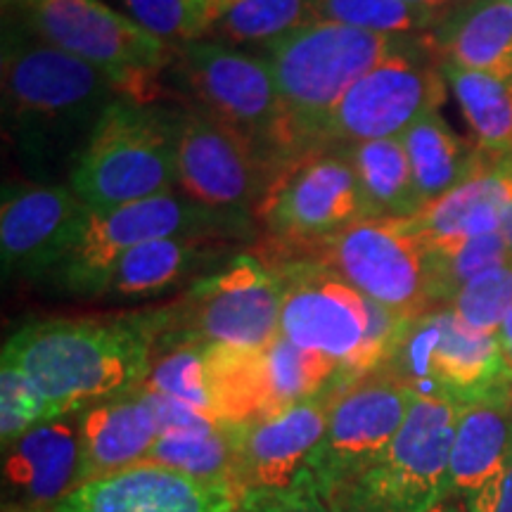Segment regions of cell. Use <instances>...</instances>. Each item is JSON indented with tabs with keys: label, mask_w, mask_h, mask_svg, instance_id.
Masks as SVG:
<instances>
[{
	"label": "cell",
	"mask_w": 512,
	"mask_h": 512,
	"mask_svg": "<svg viewBox=\"0 0 512 512\" xmlns=\"http://www.w3.org/2000/svg\"><path fill=\"white\" fill-rule=\"evenodd\" d=\"M403 3L413 5V8H420L425 12H430V15L444 19L448 12H451L456 5L460 3V0H403Z\"/></svg>",
	"instance_id": "obj_42"
},
{
	"label": "cell",
	"mask_w": 512,
	"mask_h": 512,
	"mask_svg": "<svg viewBox=\"0 0 512 512\" xmlns=\"http://www.w3.org/2000/svg\"><path fill=\"white\" fill-rule=\"evenodd\" d=\"M287 261H316L403 320L434 309L432 252L413 219L356 221Z\"/></svg>",
	"instance_id": "obj_9"
},
{
	"label": "cell",
	"mask_w": 512,
	"mask_h": 512,
	"mask_svg": "<svg viewBox=\"0 0 512 512\" xmlns=\"http://www.w3.org/2000/svg\"><path fill=\"white\" fill-rule=\"evenodd\" d=\"M264 349H235L221 344L207 347L211 413L223 425H249L273 415Z\"/></svg>",
	"instance_id": "obj_27"
},
{
	"label": "cell",
	"mask_w": 512,
	"mask_h": 512,
	"mask_svg": "<svg viewBox=\"0 0 512 512\" xmlns=\"http://www.w3.org/2000/svg\"><path fill=\"white\" fill-rule=\"evenodd\" d=\"M430 43L439 62L512 79V3L460 0L432 31Z\"/></svg>",
	"instance_id": "obj_24"
},
{
	"label": "cell",
	"mask_w": 512,
	"mask_h": 512,
	"mask_svg": "<svg viewBox=\"0 0 512 512\" xmlns=\"http://www.w3.org/2000/svg\"><path fill=\"white\" fill-rule=\"evenodd\" d=\"M256 219L271 235L273 261H287L351 223L370 219L361 178L344 147L309 152L278 169Z\"/></svg>",
	"instance_id": "obj_10"
},
{
	"label": "cell",
	"mask_w": 512,
	"mask_h": 512,
	"mask_svg": "<svg viewBox=\"0 0 512 512\" xmlns=\"http://www.w3.org/2000/svg\"><path fill=\"white\" fill-rule=\"evenodd\" d=\"M88 207L64 185H5L0 261L5 275L55 273L79 238Z\"/></svg>",
	"instance_id": "obj_18"
},
{
	"label": "cell",
	"mask_w": 512,
	"mask_h": 512,
	"mask_svg": "<svg viewBox=\"0 0 512 512\" xmlns=\"http://www.w3.org/2000/svg\"><path fill=\"white\" fill-rule=\"evenodd\" d=\"M510 401H512V389H510Z\"/></svg>",
	"instance_id": "obj_45"
},
{
	"label": "cell",
	"mask_w": 512,
	"mask_h": 512,
	"mask_svg": "<svg viewBox=\"0 0 512 512\" xmlns=\"http://www.w3.org/2000/svg\"><path fill=\"white\" fill-rule=\"evenodd\" d=\"M176 121L121 95L100 114L72 164L69 188L88 209H112L174 192Z\"/></svg>",
	"instance_id": "obj_4"
},
{
	"label": "cell",
	"mask_w": 512,
	"mask_h": 512,
	"mask_svg": "<svg viewBox=\"0 0 512 512\" xmlns=\"http://www.w3.org/2000/svg\"><path fill=\"white\" fill-rule=\"evenodd\" d=\"M240 505L226 486L140 463L76 486L46 512H240Z\"/></svg>",
	"instance_id": "obj_19"
},
{
	"label": "cell",
	"mask_w": 512,
	"mask_h": 512,
	"mask_svg": "<svg viewBox=\"0 0 512 512\" xmlns=\"http://www.w3.org/2000/svg\"><path fill=\"white\" fill-rule=\"evenodd\" d=\"M27 17L29 29L50 46L81 57L119 83L126 98L145 102L155 74L174 60L159 41L131 17L102 0H5Z\"/></svg>",
	"instance_id": "obj_11"
},
{
	"label": "cell",
	"mask_w": 512,
	"mask_h": 512,
	"mask_svg": "<svg viewBox=\"0 0 512 512\" xmlns=\"http://www.w3.org/2000/svg\"><path fill=\"white\" fill-rule=\"evenodd\" d=\"M242 216L211 211L174 192L112 209H88L79 238L57 268V280L79 294H100L121 256L145 242L178 235H221Z\"/></svg>",
	"instance_id": "obj_12"
},
{
	"label": "cell",
	"mask_w": 512,
	"mask_h": 512,
	"mask_svg": "<svg viewBox=\"0 0 512 512\" xmlns=\"http://www.w3.org/2000/svg\"><path fill=\"white\" fill-rule=\"evenodd\" d=\"M273 261V259H271ZM285 278L280 335L294 347L328 356L339 377L356 382L380 370L406 320L316 261H273Z\"/></svg>",
	"instance_id": "obj_3"
},
{
	"label": "cell",
	"mask_w": 512,
	"mask_h": 512,
	"mask_svg": "<svg viewBox=\"0 0 512 512\" xmlns=\"http://www.w3.org/2000/svg\"><path fill=\"white\" fill-rule=\"evenodd\" d=\"M413 401L406 384L380 370L339 389L323 439L297 482L320 498L347 484L392 444Z\"/></svg>",
	"instance_id": "obj_16"
},
{
	"label": "cell",
	"mask_w": 512,
	"mask_h": 512,
	"mask_svg": "<svg viewBox=\"0 0 512 512\" xmlns=\"http://www.w3.org/2000/svg\"><path fill=\"white\" fill-rule=\"evenodd\" d=\"M143 463L169 467L197 482L226 486L235 491L233 427L219 420H204L200 425L162 430Z\"/></svg>",
	"instance_id": "obj_28"
},
{
	"label": "cell",
	"mask_w": 512,
	"mask_h": 512,
	"mask_svg": "<svg viewBox=\"0 0 512 512\" xmlns=\"http://www.w3.org/2000/svg\"><path fill=\"white\" fill-rule=\"evenodd\" d=\"M354 162L373 216L413 219L422 209L418 185L401 138L368 140L344 147Z\"/></svg>",
	"instance_id": "obj_29"
},
{
	"label": "cell",
	"mask_w": 512,
	"mask_h": 512,
	"mask_svg": "<svg viewBox=\"0 0 512 512\" xmlns=\"http://www.w3.org/2000/svg\"><path fill=\"white\" fill-rule=\"evenodd\" d=\"M214 240H221V235H178L145 242L121 256L100 294L152 297L169 290L221 256V249L211 247Z\"/></svg>",
	"instance_id": "obj_25"
},
{
	"label": "cell",
	"mask_w": 512,
	"mask_h": 512,
	"mask_svg": "<svg viewBox=\"0 0 512 512\" xmlns=\"http://www.w3.org/2000/svg\"><path fill=\"white\" fill-rule=\"evenodd\" d=\"M228 3L230 0H124L133 22L169 46L209 36Z\"/></svg>",
	"instance_id": "obj_34"
},
{
	"label": "cell",
	"mask_w": 512,
	"mask_h": 512,
	"mask_svg": "<svg viewBox=\"0 0 512 512\" xmlns=\"http://www.w3.org/2000/svg\"><path fill=\"white\" fill-rule=\"evenodd\" d=\"M413 41L415 36L377 34L316 19L268 43L266 60L271 62L283 107L285 164L318 152L325 126L349 88Z\"/></svg>",
	"instance_id": "obj_2"
},
{
	"label": "cell",
	"mask_w": 512,
	"mask_h": 512,
	"mask_svg": "<svg viewBox=\"0 0 512 512\" xmlns=\"http://www.w3.org/2000/svg\"><path fill=\"white\" fill-rule=\"evenodd\" d=\"M81 413L41 422L3 446V512H46L76 489Z\"/></svg>",
	"instance_id": "obj_20"
},
{
	"label": "cell",
	"mask_w": 512,
	"mask_h": 512,
	"mask_svg": "<svg viewBox=\"0 0 512 512\" xmlns=\"http://www.w3.org/2000/svg\"><path fill=\"white\" fill-rule=\"evenodd\" d=\"M512 195V159H489L477 174L413 216L432 254H446L467 240L501 230Z\"/></svg>",
	"instance_id": "obj_22"
},
{
	"label": "cell",
	"mask_w": 512,
	"mask_h": 512,
	"mask_svg": "<svg viewBox=\"0 0 512 512\" xmlns=\"http://www.w3.org/2000/svg\"><path fill=\"white\" fill-rule=\"evenodd\" d=\"M399 138L411 162L422 207L439 200L448 190L477 174L489 159H494L484 155L477 145L470 147L463 138H458L441 119L439 110L427 112Z\"/></svg>",
	"instance_id": "obj_26"
},
{
	"label": "cell",
	"mask_w": 512,
	"mask_h": 512,
	"mask_svg": "<svg viewBox=\"0 0 512 512\" xmlns=\"http://www.w3.org/2000/svg\"><path fill=\"white\" fill-rule=\"evenodd\" d=\"M320 19V0H230L211 34L221 43H268Z\"/></svg>",
	"instance_id": "obj_31"
},
{
	"label": "cell",
	"mask_w": 512,
	"mask_h": 512,
	"mask_svg": "<svg viewBox=\"0 0 512 512\" xmlns=\"http://www.w3.org/2000/svg\"><path fill=\"white\" fill-rule=\"evenodd\" d=\"M271 157L226 121L204 110L176 121V181L183 197L211 211L245 216L256 211L275 178Z\"/></svg>",
	"instance_id": "obj_14"
},
{
	"label": "cell",
	"mask_w": 512,
	"mask_h": 512,
	"mask_svg": "<svg viewBox=\"0 0 512 512\" xmlns=\"http://www.w3.org/2000/svg\"><path fill=\"white\" fill-rule=\"evenodd\" d=\"M181 74L200 110L252 138L275 169L285 164L283 107L266 55L221 41H192L181 50Z\"/></svg>",
	"instance_id": "obj_15"
},
{
	"label": "cell",
	"mask_w": 512,
	"mask_h": 512,
	"mask_svg": "<svg viewBox=\"0 0 512 512\" xmlns=\"http://www.w3.org/2000/svg\"><path fill=\"white\" fill-rule=\"evenodd\" d=\"M268 382H271L273 413L294 403L313 399L339 377V366L332 358L294 347L278 335L264 349Z\"/></svg>",
	"instance_id": "obj_32"
},
{
	"label": "cell",
	"mask_w": 512,
	"mask_h": 512,
	"mask_svg": "<svg viewBox=\"0 0 512 512\" xmlns=\"http://www.w3.org/2000/svg\"><path fill=\"white\" fill-rule=\"evenodd\" d=\"M285 278L268 256L238 254L157 309L159 344L264 349L280 335Z\"/></svg>",
	"instance_id": "obj_5"
},
{
	"label": "cell",
	"mask_w": 512,
	"mask_h": 512,
	"mask_svg": "<svg viewBox=\"0 0 512 512\" xmlns=\"http://www.w3.org/2000/svg\"><path fill=\"white\" fill-rule=\"evenodd\" d=\"M458 411L451 399L415 396L392 444L323 501L335 512H432L446 503Z\"/></svg>",
	"instance_id": "obj_6"
},
{
	"label": "cell",
	"mask_w": 512,
	"mask_h": 512,
	"mask_svg": "<svg viewBox=\"0 0 512 512\" xmlns=\"http://www.w3.org/2000/svg\"><path fill=\"white\" fill-rule=\"evenodd\" d=\"M439 64L479 150L494 159H512V79Z\"/></svg>",
	"instance_id": "obj_30"
},
{
	"label": "cell",
	"mask_w": 512,
	"mask_h": 512,
	"mask_svg": "<svg viewBox=\"0 0 512 512\" xmlns=\"http://www.w3.org/2000/svg\"><path fill=\"white\" fill-rule=\"evenodd\" d=\"M432 512H465V510H460V508H456V505H451V503H441Z\"/></svg>",
	"instance_id": "obj_44"
},
{
	"label": "cell",
	"mask_w": 512,
	"mask_h": 512,
	"mask_svg": "<svg viewBox=\"0 0 512 512\" xmlns=\"http://www.w3.org/2000/svg\"><path fill=\"white\" fill-rule=\"evenodd\" d=\"M240 512H335L309 484L294 482L280 491L242 498Z\"/></svg>",
	"instance_id": "obj_39"
},
{
	"label": "cell",
	"mask_w": 512,
	"mask_h": 512,
	"mask_svg": "<svg viewBox=\"0 0 512 512\" xmlns=\"http://www.w3.org/2000/svg\"><path fill=\"white\" fill-rule=\"evenodd\" d=\"M121 95L119 83L91 62L50 46L34 31H5L3 105L24 131L46 126L53 136L81 128L91 136L105 107Z\"/></svg>",
	"instance_id": "obj_8"
},
{
	"label": "cell",
	"mask_w": 512,
	"mask_h": 512,
	"mask_svg": "<svg viewBox=\"0 0 512 512\" xmlns=\"http://www.w3.org/2000/svg\"><path fill=\"white\" fill-rule=\"evenodd\" d=\"M512 264L510 249L501 230L467 240L463 247L446 254H432V299L434 309L448 306L463 285L477 275Z\"/></svg>",
	"instance_id": "obj_35"
},
{
	"label": "cell",
	"mask_w": 512,
	"mask_h": 512,
	"mask_svg": "<svg viewBox=\"0 0 512 512\" xmlns=\"http://www.w3.org/2000/svg\"><path fill=\"white\" fill-rule=\"evenodd\" d=\"M140 387L214 418L207 389V347L204 344H164L162 354L155 351L152 356L150 373Z\"/></svg>",
	"instance_id": "obj_33"
},
{
	"label": "cell",
	"mask_w": 512,
	"mask_h": 512,
	"mask_svg": "<svg viewBox=\"0 0 512 512\" xmlns=\"http://www.w3.org/2000/svg\"><path fill=\"white\" fill-rule=\"evenodd\" d=\"M508 3H512V0H508Z\"/></svg>",
	"instance_id": "obj_46"
},
{
	"label": "cell",
	"mask_w": 512,
	"mask_h": 512,
	"mask_svg": "<svg viewBox=\"0 0 512 512\" xmlns=\"http://www.w3.org/2000/svg\"><path fill=\"white\" fill-rule=\"evenodd\" d=\"M512 465L510 394L460 406L448 463V496L467 503Z\"/></svg>",
	"instance_id": "obj_23"
},
{
	"label": "cell",
	"mask_w": 512,
	"mask_h": 512,
	"mask_svg": "<svg viewBox=\"0 0 512 512\" xmlns=\"http://www.w3.org/2000/svg\"><path fill=\"white\" fill-rule=\"evenodd\" d=\"M157 339V311L38 320L5 342L0 361L22 370L46 401L50 418H60L140 387Z\"/></svg>",
	"instance_id": "obj_1"
},
{
	"label": "cell",
	"mask_w": 512,
	"mask_h": 512,
	"mask_svg": "<svg viewBox=\"0 0 512 512\" xmlns=\"http://www.w3.org/2000/svg\"><path fill=\"white\" fill-rule=\"evenodd\" d=\"M496 337H498V344H501V354L505 358V366H508L512 373V306H510V311L505 313L501 325H498Z\"/></svg>",
	"instance_id": "obj_41"
},
{
	"label": "cell",
	"mask_w": 512,
	"mask_h": 512,
	"mask_svg": "<svg viewBox=\"0 0 512 512\" xmlns=\"http://www.w3.org/2000/svg\"><path fill=\"white\" fill-rule=\"evenodd\" d=\"M501 233H503V238H505V245H508V249H510V259H512V195H510V200H508V204H505V209H503Z\"/></svg>",
	"instance_id": "obj_43"
},
{
	"label": "cell",
	"mask_w": 512,
	"mask_h": 512,
	"mask_svg": "<svg viewBox=\"0 0 512 512\" xmlns=\"http://www.w3.org/2000/svg\"><path fill=\"white\" fill-rule=\"evenodd\" d=\"M432 55L437 53L430 38H415L363 74L332 112L320 150L399 138L427 112H437L446 98V79Z\"/></svg>",
	"instance_id": "obj_13"
},
{
	"label": "cell",
	"mask_w": 512,
	"mask_h": 512,
	"mask_svg": "<svg viewBox=\"0 0 512 512\" xmlns=\"http://www.w3.org/2000/svg\"><path fill=\"white\" fill-rule=\"evenodd\" d=\"M460 320L484 332H496L512 306V264L477 275L451 299Z\"/></svg>",
	"instance_id": "obj_37"
},
{
	"label": "cell",
	"mask_w": 512,
	"mask_h": 512,
	"mask_svg": "<svg viewBox=\"0 0 512 512\" xmlns=\"http://www.w3.org/2000/svg\"><path fill=\"white\" fill-rule=\"evenodd\" d=\"M53 420L38 389L22 370L0 361V441L10 446L41 422Z\"/></svg>",
	"instance_id": "obj_38"
},
{
	"label": "cell",
	"mask_w": 512,
	"mask_h": 512,
	"mask_svg": "<svg viewBox=\"0 0 512 512\" xmlns=\"http://www.w3.org/2000/svg\"><path fill=\"white\" fill-rule=\"evenodd\" d=\"M347 384L351 382L337 377L313 399L294 403L249 425H230L235 437L233 482L240 498L287 489L302 477L328 427L335 396Z\"/></svg>",
	"instance_id": "obj_17"
},
{
	"label": "cell",
	"mask_w": 512,
	"mask_h": 512,
	"mask_svg": "<svg viewBox=\"0 0 512 512\" xmlns=\"http://www.w3.org/2000/svg\"><path fill=\"white\" fill-rule=\"evenodd\" d=\"M380 373L406 384L415 396H441L460 406L512 389L496 332L472 328L451 306L406 320Z\"/></svg>",
	"instance_id": "obj_7"
},
{
	"label": "cell",
	"mask_w": 512,
	"mask_h": 512,
	"mask_svg": "<svg viewBox=\"0 0 512 512\" xmlns=\"http://www.w3.org/2000/svg\"><path fill=\"white\" fill-rule=\"evenodd\" d=\"M320 19L392 36H415L441 24L439 17L403 0H320Z\"/></svg>",
	"instance_id": "obj_36"
},
{
	"label": "cell",
	"mask_w": 512,
	"mask_h": 512,
	"mask_svg": "<svg viewBox=\"0 0 512 512\" xmlns=\"http://www.w3.org/2000/svg\"><path fill=\"white\" fill-rule=\"evenodd\" d=\"M159 437L152 394L143 387L110 396L81 413V460L76 486L140 465Z\"/></svg>",
	"instance_id": "obj_21"
},
{
	"label": "cell",
	"mask_w": 512,
	"mask_h": 512,
	"mask_svg": "<svg viewBox=\"0 0 512 512\" xmlns=\"http://www.w3.org/2000/svg\"><path fill=\"white\" fill-rule=\"evenodd\" d=\"M463 505L465 512H512V465Z\"/></svg>",
	"instance_id": "obj_40"
}]
</instances>
